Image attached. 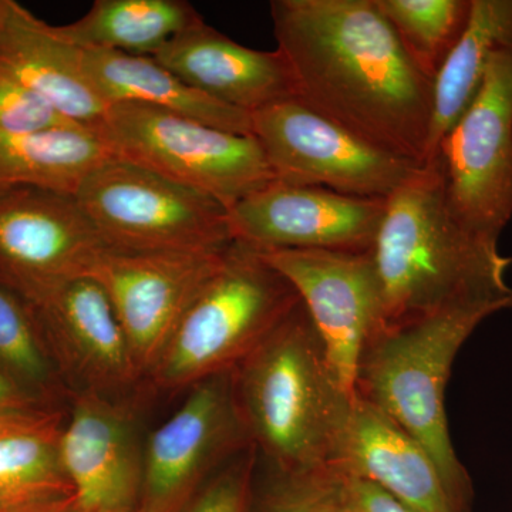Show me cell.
Masks as SVG:
<instances>
[{"label":"cell","mask_w":512,"mask_h":512,"mask_svg":"<svg viewBox=\"0 0 512 512\" xmlns=\"http://www.w3.org/2000/svg\"><path fill=\"white\" fill-rule=\"evenodd\" d=\"M295 99L380 150L423 164L433 82L375 0H274Z\"/></svg>","instance_id":"obj_1"},{"label":"cell","mask_w":512,"mask_h":512,"mask_svg":"<svg viewBox=\"0 0 512 512\" xmlns=\"http://www.w3.org/2000/svg\"><path fill=\"white\" fill-rule=\"evenodd\" d=\"M382 326L400 325L460 303H512V258L448 208L439 175L421 167L386 200L372 251ZM380 326V328H382Z\"/></svg>","instance_id":"obj_2"},{"label":"cell","mask_w":512,"mask_h":512,"mask_svg":"<svg viewBox=\"0 0 512 512\" xmlns=\"http://www.w3.org/2000/svg\"><path fill=\"white\" fill-rule=\"evenodd\" d=\"M232 386L268 467L312 473L329 466L355 396L340 383L302 302L232 370Z\"/></svg>","instance_id":"obj_3"},{"label":"cell","mask_w":512,"mask_h":512,"mask_svg":"<svg viewBox=\"0 0 512 512\" xmlns=\"http://www.w3.org/2000/svg\"><path fill=\"white\" fill-rule=\"evenodd\" d=\"M511 308L504 301L467 302L382 326L357 362L355 396L382 410L426 448L463 512H471L473 483L451 443L446 387L464 343L485 319Z\"/></svg>","instance_id":"obj_4"},{"label":"cell","mask_w":512,"mask_h":512,"mask_svg":"<svg viewBox=\"0 0 512 512\" xmlns=\"http://www.w3.org/2000/svg\"><path fill=\"white\" fill-rule=\"evenodd\" d=\"M301 302L255 249L232 242L217 274L191 303L147 383L183 392L232 372ZM146 383V384H147Z\"/></svg>","instance_id":"obj_5"},{"label":"cell","mask_w":512,"mask_h":512,"mask_svg":"<svg viewBox=\"0 0 512 512\" xmlns=\"http://www.w3.org/2000/svg\"><path fill=\"white\" fill-rule=\"evenodd\" d=\"M96 133L113 156L214 198L227 210L275 183L252 134H235L168 111L111 104Z\"/></svg>","instance_id":"obj_6"},{"label":"cell","mask_w":512,"mask_h":512,"mask_svg":"<svg viewBox=\"0 0 512 512\" xmlns=\"http://www.w3.org/2000/svg\"><path fill=\"white\" fill-rule=\"evenodd\" d=\"M74 197L117 251H220L234 242L220 202L116 156L97 165Z\"/></svg>","instance_id":"obj_7"},{"label":"cell","mask_w":512,"mask_h":512,"mask_svg":"<svg viewBox=\"0 0 512 512\" xmlns=\"http://www.w3.org/2000/svg\"><path fill=\"white\" fill-rule=\"evenodd\" d=\"M461 225L498 242L512 218V49L494 56L477 96L423 165Z\"/></svg>","instance_id":"obj_8"},{"label":"cell","mask_w":512,"mask_h":512,"mask_svg":"<svg viewBox=\"0 0 512 512\" xmlns=\"http://www.w3.org/2000/svg\"><path fill=\"white\" fill-rule=\"evenodd\" d=\"M251 121L252 136L279 183L387 200L421 167L353 136L296 99L255 111Z\"/></svg>","instance_id":"obj_9"},{"label":"cell","mask_w":512,"mask_h":512,"mask_svg":"<svg viewBox=\"0 0 512 512\" xmlns=\"http://www.w3.org/2000/svg\"><path fill=\"white\" fill-rule=\"evenodd\" d=\"M251 447L232 372L195 384L180 409L144 443L143 485L134 512H183L221 468Z\"/></svg>","instance_id":"obj_10"},{"label":"cell","mask_w":512,"mask_h":512,"mask_svg":"<svg viewBox=\"0 0 512 512\" xmlns=\"http://www.w3.org/2000/svg\"><path fill=\"white\" fill-rule=\"evenodd\" d=\"M106 248L74 195L36 187L0 190V285L26 305L89 276Z\"/></svg>","instance_id":"obj_11"},{"label":"cell","mask_w":512,"mask_h":512,"mask_svg":"<svg viewBox=\"0 0 512 512\" xmlns=\"http://www.w3.org/2000/svg\"><path fill=\"white\" fill-rule=\"evenodd\" d=\"M228 248L101 252L89 276L109 296L144 383L191 303L217 274Z\"/></svg>","instance_id":"obj_12"},{"label":"cell","mask_w":512,"mask_h":512,"mask_svg":"<svg viewBox=\"0 0 512 512\" xmlns=\"http://www.w3.org/2000/svg\"><path fill=\"white\" fill-rule=\"evenodd\" d=\"M386 200L279 183L254 192L228 210L232 241L256 251H372Z\"/></svg>","instance_id":"obj_13"},{"label":"cell","mask_w":512,"mask_h":512,"mask_svg":"<svg viewBox=\"0 0 512 512\" xmlns=\"http://www.w3.org/2000/svg\"><path fill=\"white\" fill-rule=\"evenodd\" d=\"M256 252L298 292L325 345L330 365L346 392L355 396L360 353L382 326L379 284L370 252Z\"/></svg>","instance_id":"obj_14"},{"label":"cell","mask_w":512,"mask_h":512,"mask_svg":"<svg viewBox=\"0 0 512 512\" xmlns=\"http://www.w3.org/2000/svg\"><path fill=\"white\" fill-rule=\"evenodd\" d=\"M29 308L70 393L126 399L146 384L109 296L90 276L67 282Z\"/></svg>","instance_id":"obj_15"},{"label":"cell","mask_w":512,"mask_h":512,"mask_svg":"<svg viewBox=\"0 0 512 512\" xmlns=\"http://www.w3.org/2000/svg\"><path fill=\"white\" fill-rule=\"evenodd\" d=\"M60 461L83 512H134L143 485L144 444L136 396L70 393Z\"/></svg>","instance_id":"obj_16"},{"label":"cell","mask_w":512,"mask_h":512,"mask_svg":"<svg viewBox=\"0 0 512 512\" xmlns=\"http://www.w3.org/2000/svg\"><path fill=\"white\" fill-rule=\"evenodd\" d=\"M328 467L377 485L414 512H463L426 448L360 397Z\"/></svg>","instance_id":"obj_17"},{"label":"cell","mask_w":512,"mask_h":512,"mask_svg":"<svg viewBox=\"0 0 512 512\" xmlns=\"http://www.w3.org/2000/svg\"><path fill=\"white\" fill-rule=\"evenodd\" d=\"M153 59L198 92L245 113L295 99L291 69L278 49L239 45L204 19L178 33Z\"/></svg>","instance_id":"obj_18"},{"label":"cell","mask_w":512,"mask_h":512,"mask_svg":"<svg viewBox=\"0 0 512 512\" xmlns=\"http://www.w3.org/2000/svg\"><path fill=\"white\" fill-rule=\"evenodd\" d=\"M0 64L53 109L96 133L110 104L84 72L83 49L15 0L0 26Z\"/></svg>","instance_id":"obj_19"},{"label":"cell","mask_w":512,"mask_h":512,"mask_svg":"<svg viewBox=\"0 0 512 512\" xmlns=\"http://www.w3.org/2000/svg\"><path fill=\"white\" fill-rule=\"evenodd\" d=\"M90 83L107 103H134L168 111L235 134H252L251 114L198 92L153 57L83 49Z\"/></svg>","instance_id":"obj_20"},{"label":"cell","mask_w":512,"mask_h":512,"mask_svg":"<svg viewBox=\"0 0 512 512\" xmlns=\"http://www.w3.org/2000/svg\"><path fill=\"white\" fill-rule=\"evenodd\" d=\"M62 414H0V512H42L74 498L60 461Z\"/></svg>","instance_id":"obj_21"},{"label":"cell","mask_w":512,"mask_h":512,"mask_svg":"<svg viewBox=\"0 0 512 512\" xmlns=\"http://www.w3.org/2000/svg\"><path fill=\"white\" fill-rule=\"evenodd\" d=\"M512 49V0H471L470 18L433 80L429 138L423 164L477 96L491 60Z\"/></svg>","instance_id":"obj_22"},{"label":"cell","mask_w":512,"mask_h":512,"mask_svg":"<svg viewBox=\"0 0 512 512\" xmlns=\"http://www.w3.org/2000/svg\"><path fill=\"white\" fill-rule=\"evenodd\" d=\"M110 157L106 141L83 126L0 133V190L36 187L74 195L84 178Z\"/></svg>","instance_id":"obj_23"},{"label":"cell","mask_w":512,"mask_h":512,"mask_svg":"<svg viewBox=\"0 0 512 512\" xmlns=\"http://www.w3.org/2000/svg\"><path fill=\"white\" fill-rule=\"evenodd\" d=\"M201 20L185 0H96L82 18L57 29L82 49L153 57Z\"/></svg>","instance_id":"obj_24"},{"label":"cell","mask_w":512,"mask_h":512,"mask_svg":"<svg viewBox=\"0 0 512 512\" xmlns=\"http://www.w3.org/2000/svg\"><path fill=\"white\" fill-rule=\"evenodd\" d=\"M407 56L433 82L466 29L471 0H375Z\"/></svg>","instance_id":"obj_25"},{"label":"cell","mask_w":512,"mask_h":512,"mask_svg":"<svg viewBox=\"0 0 512 512\" xmlns=\"http://www.w3.org/2000/svg\"><path fill=\"white\" fill-rule=\"evenodd\" d=\"M0 370L20 389L70 394L25 302L0 285ZM33 397V396H32ZM35 399V397H33Z\"/></svg>","instance_id":"obj_26"},{"label":"cell","mask_w":512,"mask_h":512,"mask_svg":"<svg viewBox=\"0 0 512 512\" xmlns=\"http://www.w3.org/2000/svg\"><path fill=\"white\" fill-rule=\"evenodd\" d=\"M80 126L53 109L0 64V133L33 134Z\"/></svg>","instance_id":"obj_27"},{"label":"cell","mask_w":512,"mask_h":512,"mask_svg":"<svg viewBox=\"0 0 512 512\" xmlns=\"http://www.w3.org/2000/svg\"><path fill=\"white\" fill-rule=\"evenodd\" d=\"M247 512H328L316 471L284 473L268 467L264 481L254 478Z\"/></svg>","instance_id":"obj_28"},{"label":"cell","mask_w":512,"mask_h":512,"mask_svg":"<svg viewBox=\"0 0 512 512\" xmlns=\"http://www.w3.org/2000/svg\"><path fill=\"white\" fill-rule=\"evenodd\" d=\"M256 464L258 454L248 448L221 468L183 512H247Z\"/></svg>","instance_id":"obj_29"},{"label":"cell","mask_w":512,"mask_h":512,"mask_svg":"<svg viewBox=\"0 0 512 512\" xmlns=\"http://www.w3.org/2000/svg\"><path fill=\"white\" fill-rule=\"evenodd\" d=\"M328 512H414L382 488L326 467L316 471Z\"/></svg>","instance_id":"obj_30"},{"label":"cell","mask_w":512,"mask_h":512,"mask_svg":"<svg viewBox=\"0 0 512 512\" xmlns=\"http://www.w3.org/2000/svg\"><path fill=\"white\" fill-rule=\"evenodd\" d=\"M35 399L0 370V414L35 409Z\"/></svg>","instance_id":"obj_31"},{"label":"cell","mask_w":512,"mask_h":512,"mask_svg":"<svg viewBox=\"0 0 512 512\" xmlns=\"http://www.w3.org/2000/svg\"><path fill=\"white\" fill-rule=\"evenodd\" d=\"M42 512H83L80 510L79 504H77L76 498L72 500L64 501L62 504H57L55 507L47 508Z\"/></svg>","instance_id":"obj_32"},{"label":"cell","mask_w":512,"mask_h":512,"mask_svg":"<svg viewBox=\"0 0 512 512\" xmlns=\"http://www.w3.org/2000/svg\"><path fill=\"white\" fill-rule=\"evenodd\" d=\"M6 2L8 0H0V26H2L3 16H5Z\"/></svg>","instance_id":"obj_33"}]
</instances>
